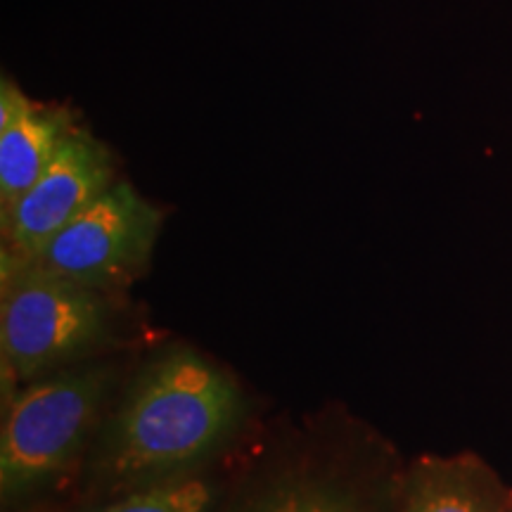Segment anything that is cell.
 <instances>
[{
    "instance_id": "obj_1",
    "label": "cell",
    "mask_w": 512,
    "mask_h": 512,
    "mask_svg": "<svg viewBox=\"0 0 512 512\" xmlns=\"http://www.w3.org/2000/svg\"><path fill=\"white\" fill-rule=\"evenodd\" d=\"M245 399L226 370L188 344L159 351L128 384L91 456L107 491L195 475L238 432Z\"/></svg>"
},
{
    "instance_id": "obj_2",
    "label": "cell",
    "mask_w": 512,
    "mask_h": 512,
    "mask_svg": "<svg viewBox=\"0 0 512 512\" xmlns=\"http://www.w3.org/2000/svg\"><path fill=\"white\" fill-rule=\"evenodd\" d=\"M117 373L107 363L67 366L12 394L0 434V496L5 505L53 486L91 437Z\"/></svg>"
},
{
    "instance_id": "obj_3",
    "label": "cell",
    "mask_w": 512,
    "mask_h": 512,
    "mask_svg": "<svg viewBox=\"0 0 512 512\" xmlns=\"http://www.w3.org/2000/svg\"><path fill=\"white\" fill-rule=\"evenodd\" d=\"M112 337L105 294L5 249L0 351L5 377L31 382L83 361Z\"/></svg>"
},
{
    "instance_id": "obj_4",
    "label": "cell",
    "mask_w": 512,
    "mask_h": 512,
    "mask_svg": "<svg viewBox=\"0 0 512 512\" xmlns=\"http://www.w3.org/2000/svg\"><path fill=\"white\" fill-rule=\"evenodd\" d=\"M162 223V209L117 181L29 261L93 290H117L150 264Z\"/></svg>"
},
{
    "instance_id": "obj_5",
    "label": "cell",
    "mask_w": 512,
    "mask_h": 512,
    "mask_svg": "<svg viewBox=\"0 0 512 512\" xmlns=\"http://www.w3.org/2000/svg\"><path fill=\"white\" fill-rule=\"evenodd\" d=\"M117 183L112 152L86 128L76 126L48 169L8 211L3 235L8 252L31 259L55 233Z\"/></svg>"
},
{
    "instance_id": "obj_6",
    "label": "cell",
    "mask_w": 512,
    "mask_h": 512,
    "mask_svg": "<svg viewBox=\"0 0 512 512\" xmlns=\"http://www.w3.org/2000/svg\"><path fill=\"white\" fill-rule=\"evenodd\" d=\"M76 128L67 107L36 105L8 76L0 81V209L8 211L48 169Z\"/></svg>"
},
{
    "instance_id": "obj_7",
    "label": "cell",
    "mask_w": 512,
    "mask_h": 512,
    "mask_svg": "<svg viewBox=\"0 0 512 512\" xmlns=\"http://www.w3.org/2000/svg\"><path fill=\"white\" fill-rule=\"evenodd\" d=\"M510 491L475 453L422 456L403 482L401 512H503Z\"/></svg>"
},
{
    "instance_id": "obj_8",
    "label": "cell",
    "mask_w": 512,
    "mask_h": 512,
    "mask_svg": "<svg viewBox=\"0 0 512 512\" xmlns=\"http://www.w3.org/2000/svg\"><path fill=\"white\" fill-rule=\"evenodd\" d=\"M214 503V484L197 475H183L121 491L117 501L81 512H211Z\"/></svg>"
},
{
    "instance_id": "obj_9",
    "label": "cell",
    "mask_w": 512,
    "mask_h": 512,
    "mask_svg": "<svg viewBox=\"0 0 512 512\" xmlns=\"http://www.w3.org/2000/svg\"><path fill=\"white\" fill-rule=\"evenodd\" d=\"M247 512H366L354 494L318 479H290L273 486Z\"/></svg>"
},
{
    "instance_id": "obj_10",
    "label": "cell",
    "mask_w": 512,
    "mask_h": 512,
    "mask_svg": "<svg viewBox=\"0 0 512 512\" xmlns=\"http://www.w3.org/2000/svg\"><path fill=\"white\" fill-rule=\"evenodd\" d=\"M503 512H512V491H510V496H508V503H505V510Z\"/></svg>"
}]
</instances>
